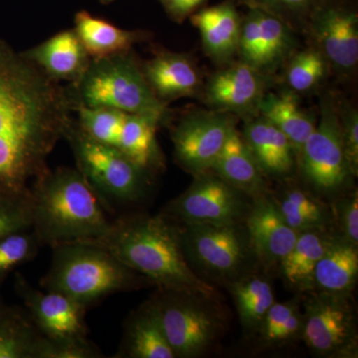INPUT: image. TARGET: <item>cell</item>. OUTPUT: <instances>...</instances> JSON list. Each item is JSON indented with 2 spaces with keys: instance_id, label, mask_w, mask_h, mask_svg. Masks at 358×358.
Instances as JSON below:
<instances>
[{
  "instance_id": "obj_1",
  "label": "cell",
  "mask_w": 358,
  "mask_h": 358,
  "mask_svg": "<svg viewBox=\"0 0 358 358\" xmlns=\"http://www.w3.org/2000/svg\"><path fill=\"white\" fill-rule=\"evenodd\" d=\"M72 112L66 87L0 39V195L29 194Z\"/></svg>"
},
{
  "instance_id": "obj_2",
  "label": "cell",
  "mask_w": 358,
  "mask_h": 358,
  "mask_svg": "<svg viewBox=\"0 0 358 358\" xmlns=\"http://www.w3.org/2000/svg\"><path fill=\"white\" fill-rule=\"evenodd\" d=\"M148 278L159 291L217 299V292L190 267L183 253L178 224L159 215L124 214L102 236L89 240Z\"/></svg>"
},
{
  "instance_id": "obj_3",
  "label": "cell",
  "mask_w": 358,
  "mask_h": 358,
  "mask_svg": "<svg viewBox=\"0 0 358 358\" xmlns=\"http://www.w3.org/2000/svg\"><path fill=\"white\" fill-rule=\"evenodd\" d=\"M29 192L31 230L40 246L89 241L109 229L107 209L77 167L47 169Z\"/></svg>"
},
{
  "instance_id": "obj_4",
  "label": "cell",
  "mask_w": 358,
  "mask_h": 358,
  "mask_svg": "<svg viewBox=\"0 0 358 358\" xmlns=\"http://www.w3.org/2000/svg\"><path fill=\"white\" fill-rule=\"evenodd\" d=\"M52 250L50 267L40 281L42 289L65 294L85 308L112 294L152 285L95 244L71 242Z\"/></svg>"
},
{
  "instance_id": "obj_5",
  "label": "cell",
  "mask_w": 358,
  "mask_h": 358,
  "mask_svg": "<svg viewBox=\"0 0 358 358\" xmlns=\"http://www.w3.org/2000/svg\"><path fill=\"white\" fill-rule=\"evenodd\" d=\"M73 112L78 108L122 110L166 122L169 110L148 85L133 52L91 59L77 81L66 87Z\"/></svg>"
},
{
  "instance_id": "obj_6",
  "label": "cell",
  "mask_w": 358,
  "mask_h": 358,
  "mask_svg": "<svg viewBox=\"0 0 358 358\" xmlns=\"http://www.w3.org/2000/svg\"><path fill=\"white\" fill-rule=\"evenodd\" d=\"M63 138L69 143L78 171L107 210L138 203L147 196L152 174L121 150L92 138L76 120H71Z\"/></svg>"
},
{
  "instance_id": "obj_7",
  "label": "cell",
  "mask_w": 358,
  "mask_h": 358,
  "mask_svg": "<svg viewBox=\"0 0 358 358\" xmlns=\"http://www.w3.org/2000/svg\"><path fill=\"white\" fill-rule=\"evenodd\" d=\"M296 166L313 193L334 199L352 187L357 176L346 157L338 103L333 95L324 96L320 120L301 147Z\"/></svg>"
},
{
  "instance_id": "obj_8",
  "label": "cell",
  "mask_w": 358,
  "mask_h": 358,
  "mask_svg": "<svg viewBox=\"0 0 358 358\" xmlns=\"http://www.w3.org/2000/svg\"><path fill=\"white\" fill-rule=\"evenodd\" d=\"M186 260L205 274L227 282L245 277L257 260L245 223L178 224ZM194 271V270H193Z\"/></svg>"
},
{
  "instance_id": "obj_9",
  "label": "cell",
  "mask_w": 358,
  "mask_h": 358,
  "mask_svg": "<svg viewBox=\"0 0 358 358\" xmlns=\"http://www.w3.org/2000/svg\"><path fill=\"white\" fill-rule=\"evenodd\" d=\"M150 301L176 357H199L222 331L219 313L211 306L212 299L159 291Z\"/></svg>"
},
{
  "instance_id": "obj_10",
  "label": "cell",
  "mask_w": 358,
  "mask_h": 358,
  "mask_svg": "<svg viewBox=\"0 0 358 358\" xmlns=\"http://www.w3.org/2000/svg\"><path fill=\"white\" fill-rule=\"evenodd\" d=\"M301 338L315 355L355 357L357 331L350 294L310 289L303 293Z\"/></svg>"
},
{
  "instance_id": "obj_11",
  "label": "cell",
  "mask_w": 358,
  "mask_h": 358,
  "mask_svg": "<svg viewBox=\"0 0 358 358\" xmlns=\"http://www.w3.org/2000/svg\"><path fill=\"white\" fill-rule=\"evenodd\" d=\"M185 192L171 200L162 215L176 224L232 225L244 223L251 208L249 196L213 171L193 176Z\"/></svg>"
},
{
  "instance_id": "obj_12",
  "label": "cell",
  "mask_w": 358,
  "mask_h": 358,
  "mask_svg": "<svg viewBox=\"0 0 358 358\" xmlns=\"http://www.w3.org/2000/svg\"><path fill=\"white\" fill-rule=\"evenodd\" d=\"M236 124V115L220 110L183 115L171 131L178 166L193 176L210 171Z\"/></svg>"
},
{
  "instance_id": "obj_13",
  "label": "cell",
  "mask_w": 358,
  "mask_h": 358,
  "mask_svg": "<svg viewBox=\"0 0 358 358\" xmlns=\"http://www.w3.org/2000/svg\"><path fill=\"white\" fill-rule=\"evenodd\" d=\"M246 8L237 54L241 62L270 77L298 51L296 30L264 9Z\"/></svg>"
},
{
  "instance_id": "obj_14",
  "label": "cell",
  "mask_w": 358,
  "mask_h": 358,
  "mask_svg": "<svg viewBox=\"0 0 358 358\" xmlns=\"http://www.w3.org/2000/svg\"><path fill=\"white\" fill-rule=\"evenodd\" d=\"M14 288L45 338L59 343L90 341L85 322L87 308L65 294L34 288L21 274L16 275Z\"/></svg>"
},
{
  "instance_id": "obj_15",
  "label": "cell",
  "mask_w": 358,
  "mask_h": 358,
  "mask_svg": "<svg viewBox=\"0 0 358 358\" xmlns=\"http://www.w3.org/2000/svg\"><path fill=\"white\" fill-rule=\"evenodd\" d=\"M306 29L329 67L348 73L358 62V15L346 0H324L310 15Z\"/></svg>"
},
{
  "instance_id": "obj_16",
  "label": "cell",
  "mask_w": 358,
  "mask_h": 358,
  "mask_svg": "<svg viewBox=\"0 0 358 358\" xmlns=\"http://www.w3.org/2000/svg\"><path fill=\"white\" fill-rule=\"evenodd\" d=\"M268 81V76L239 60L212 75L205 86V101L211 110L247 119L258 115Z\"/></svg>"
},
{
  "instance_id": "obj_17",
  "label": "cell",
  "mask_w": 358,
  "mask_h": 358,
  "mask_svg": "<svg viewBox=\"0 0 358 358\" xmlns=\"http://www.w3.org/2000/svg\"><path fill=\"white\" fill-rule=\"evenodd\" d=\"M244 223L257 260L265 266H279L299 236L282 218L270 194L252 200Z\"/></svg>"
},
{
  "instance_id": "obj_18",
  "label": "cell",
  "mask_w": 358,
  "mask_h": 358,
  "mask_svg": "<svg viewBox=\"0 0 358 358\" xmlns=\"http://www.w3.org/2000/svg\"><path fill=\"white\" fill-rule=\"evenodd\" d=\"M141 69L148 85L162 103L199 95L201 74L193 59L187 54L159 50L141 63Z\"/></svg>"
},
{
  "instance_id": "obj_19",
  "label": "cell",
  "mask_w": 358,
  "mask_h": 358,
  "mask_svg": "<svg viewBox=\"0 0 358 358\" xmlns=\"http://www.w3.org/2000/svg\"><path fill=\"white\" fill-rule=\"evenodd\" d=\"M242 138L266 178H288L296 166V152L289 138L260 115L245 119Z\"/></svg>"
},
{
  "instance_id": "obj_20",
  "label": "cell",
  "mask_w": 358,
  "mask_h": 358,
  "mask_svg": "<svg viewBox=\"0 0 358 358\" xmlns=\"http://www.w3.org/2000/svg\"><path fill=\"white\" fill-rule=\"evenodd\" d=\"M201 37L205 53L217 63H228L238 53L242 15L235 0L203 7L190 16Z\"/></svg>"
},
{
  "instance_id": "obj_21",
  "label": "cell",
  "mask_w": 358,
  "mask_h": 358,
  "mask_svg": "<svg viewBox=\"0 0 358 358\" xmlns=\"http://www.w3.org/2000/svg\"><path fill=\"white\" fill-rule=\"evenodd\" d=\"M23 53L45 74L59 83L77 81L92 59L74 29L56 33Z\"/></svg>"
},
{
  "instance_id": "obj_22",
  "label": "cell",
  "mask_w": 358,
  "mask_h": 358,
  "mask_svg": "<svg viewBox=\"0 0 358 358\" xmlns=\"http://www.w3.org/2000/svg\"><path fill=\"white\" fill-rule=\"evenodd\" d=\"M211 171L252 200L270 194L267 178L237 129L231 133Z\"/></svg>"
},
{
  "instance_id": "obj_23",
  "label": "cell",
  "mask_w": 358,
  "mask_h": 358,
  "mask_svg": "<svg viewBox=\"0 0 358 358\" xmlns=\"http://www.w3.org/2000/svg\"><path fill=\"white\" fill-rule=\"evenodd\" d=\"M117 358H176L152 301L131 313Z\"/></svg>"
},
{
  "instance_id": "obj_24",
  "label": "cell",
  "mask_w": 358,
  "mask_h": 358,
  "mask_svg": "<svg viewBox=\"0 0 358 358\" xmlns=\"http://www.w3.org/2000/svg\"><path fill=\"white\" fill-rule=\"evenodd\" d=\"M358 277L357 246L334 234L315 274L313 289L336 294H350Z\"/></svg>"
},
{
  "instance_id": "obj_25",
  "label": "cell",
  "mask_w": 358,
  "mask_h": 358,
  "mask_svg": "<svg viewBox=\"0 0 358 358\" xmlns=\"http://www.w3.org/2000/svg\"><path fill=\"white\" fill-rule=\"evenodd\" d=\"M73 29L92 59L126 53L147 37V32L122 29L84 10L75 15Z\"/></svg>"
},
{
  "instance_id": "obj_26",
  "label": "cell",
  "mask_w": 358,
  "mask_h": 358,
  "mask_svg": "<svg viewBox=\"0 0 358 358\" xmlns=\"http://www.w3.org/2000/svg\"><path fill=\"white\" fill-rule=\"evenodd\" d=\"M334 234L327 228H317L299 233L293 248L282 259L279 266L289 288L299 293L313 289V274Z\"/></svg>"
},
{
  "instance_id": "obj_27",
  "label": "cell",
  "mask_w": 358,
  "mask_h": 358,
  "mask_svg": "<svg viewBox=\"0 0 358 358\" xmlns=\"http://www.w3.org/2000/svg\"><path fill=\"white\" fill-rule=\"evenodd\" d=\"M258 115L272 122L289 138L296 157L317 122L315 117L301 109L296 94L291 90L277 94L266 92L259 105Z\"/></svg>"
},
{
  "instance_id": "obj_28",
  "label": "cell",
  "mask_w": 358,
  "mask_h": 358,
  "mask_svg": "<svg viewBox=\"0 0 358 358\" xmlns=\"http://www.w3.org/2000/svg\"><path fill=\"white\" fill-rule=\"evenodd\" d=\"M159 124L154 117L127 113L117 143V150L150 174L164 164L157 140Z\"/></svg>"
},
{
  "instance_id": "obj_29",
  "label": "cell",
  "mask_w": 358,
  "mask_h": 358,
  "mask_svg": "<svg viewBox=\"0 0 358 358\" xmlns=\"http://www.w3.org/2000/svg\"><path fill=\"white\" fill-rule=\"evenodd\" d=\"M42 339L26 310L6 306L0 313V358H38Z\"/></svg>"
},
{
  "instance_id": "obj_30",
  "label": "cell",
  "mask_w": 358,
  "mask_h": 358,
  "mask_svg": "<svg viewBox=\"0 0 358 358\" xmlns=\"http://www.w3.org/2000/svg\"><path fill=\"white\" fill-rule=\"evenodd\" d=\"M239 315L240 322L246 331H258L268 310L275 303L272 286L262 278H240L228 282Z\"/></svg>"
},
{
  "instance_id": "obj_31",
  "label": "cell",
  "mask_w": 358,
  "mask_h": 358,
  "mask_svg": "<svg viewBox=\"0 0 358 358\" xmlns=\"http://www.w3.org/2000/svg\"><path fill=\"white\" fill-rule=\"evenodd\" d=\"M301 301V296L299 294L284 303H273L258 331L262 343L281 345L301 336L303 327Z\"/></svg>"
},
{
  "instance_id": "obj_32",
  "label": "cell",
  "mask_w": 358,
  "mask_h": 358,
  "mask_svg": "<svg viewBox=\"0 0 358 358\" xmlns=\"http://www.w3.org/2000/svg\"><path fill=\"white\" fill-rule=\"evenodd\" d=\"M286 82L294 93H308L317 88L327 77L329 65L315 46L296 51L287 62Z\"/></svg>"
},
{
  "instance_id": "obj_33",
  "label": "cell",
  "mask_w": 358,
  "mask_h": 358,
  "mask_svg": "<svg viewBox=\"0 0 358 358\" xmlns=\"http://www.w3.org/2000/svg\"><path fill=\"white\" fill-rule=\"evenodd\" d=\"M40 244L32 230L13 233L0 239V286L18 266L33 260Z\"/></svg>"
},
{
  "instance_id": "obj_34",
  "label": "cell",
  "mask_w": 358,
  "mask_h": 358,
  "mask_svg": "<svg viewBox=\"0 0 358 358\" xmlns=\"http://www.w3.org/2000/svg\"><path fill=\"white\" fill-rule=\"evenodd\" d=\"M239 6L264 9L287 21L294 29L306 28L310 15L324 0H235Z\"/></svg>"
},
{
  "instance_id": "obj_35",
  "label": "cell",
  "mask_w": 358,
  "mask_h": 358,
  "mask_svg": "<svg viewBox=\"0 0 358 358\" xmlns=\"http://www.w3.org/2000/svg\"><path fill=\"white\" fill-rule=\"evenodd\" d=\"M31 202L25 196L0 195V239L13 233L31 230Z\"/></svg>"
},
{
  "instance_id": "obj_36",
  "label": "cell",
  "mask_w": 358,
  "mask_h": 358,
  "mask_svg": "<svg viewBox=\"0 0 358 358\" xmlns=\"http://www.w3.org/2000/svg\"><path fill=\"white\" fill-rule=\"evenodd\" d=\"M331 210L333 222H336L339 230L338 235L358 246L357 190L348 192L336 197Z\"/></svg>"
},
{
  "instance_id": "obj_37",
  "label": "cell",
  "mask_w": 358,
  "mask_h": 358,
  "mask_svg": "<svg viewBox=\"0 0 358 358\" xmlns=\"http://www.w3.org/2000/svg\"><path fill=\"white\" fill-rule=\"evenodd\" d=\"M339 122L346 157L353 173H358V114L357 110L348 102L339 103Z\"/></svg>"
},
{
  "instance_id": "obj_38",
  "label": "cell",
  "mask_w": 358,
  "mask_h": 358,
  "mask_svg": "<svg viewBox=\"0 0 358 358\" xmlns=\"http://www.w3.org/2000/svg\"><path fill=\"white\" fill-rule=\"evenodd\" d=\"M167 16L176 23H182L192 14L203 8L208 0H157Z\"/></svg>"
},
{
  "instance_id": "obj_39",
  "label": "cell",
  "mask_w": 358,
  "mask_h": 358,
  "mask_svg": "<svg viewBox=\"0 0 358 358\" xmlns=\"http://www.w3.org/2000/svg\"><path fill=\"white\" fill-rule=\"evenodd\" d=\"M6 307V303H3V301H2V299L0 298V313L3 310V308Z\"/></svg>"
},
{
  "instance_id": "obj_40",
  "label": "cell",
  "mask_w": 358,
  "mask_h": 358,
  "mask_svg": "<svg viewBox=\"0 0 358 358\" xmlns=\"http://www.w3.org/2000/svg\"><path fill=\"white\" fill-rule=\"evenodd\" d=\"M103 4H109L110 2L115 1V0H100Z\"/></svg>"
}]
</instances>
